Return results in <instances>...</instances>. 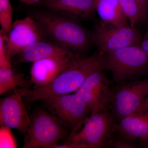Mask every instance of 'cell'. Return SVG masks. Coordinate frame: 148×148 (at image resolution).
Returning a JSON list of instances; mask_svg holds the SVG:
<instances>
[{
  "instance_id": "cell-24",
  "label": "cell",
  "mask_w": 148,
  "mask_h": 148,
  "mask_svg": "<svg viewBox=\"0 0 148 148\" xmlns=\"http://www.w3.org/2000/svg\"><path fill=\"white\" fill-rule=\"evenodd\" d=\"M140 45L144 50L148 54V31L143 36Z\"/></svg>"
},
{
  "instance_id": "cell-7",
  "label": "cell",
  "mask_w": 148,
  "mask_h": 148,
  "mask_svg": "<svg viewBox=\"0 0 148 148\" xmlns=\"http://www.w3.org/2000/svg\"><path fill=\"white\" fill-rule=\"evenodd\" d=\"M112 89L109 110L114 122L138 112L148 95V78L118 84Z\"/></svg>"
},
{
  "instance_id": "cell-2",
  "label": "cell",
  "mask_w": 148,
  "mask_h": 148,
  "mask_svg": "<svg viewBox=\"0 0 148 148\" xmlns=\"http://www.w3.org/2000/svg\"><path fill=\"white\" fill-rule=\"evenodd\" d=\"M30 16L45 37L75 53L81 54L93 43L91 32L85 29L79 20L45 9L34 10Z\"/></svg>"
},
{
  "instance_id": "cell-16",
  "label": "cell",
  "mask_w": 148,
  "mask_h": 148,
  "mask_svg": "<svg viewBox=\"0 0 148 148\" xmlns=\"http://www.w3.org/2000/svg\"><path fill=\"white\" fill-rule=\"evenodd\" d=\"M95 10L101 21L116 26H130L118 0H95Z\"/></svg>"
},
{
  "instance_id": "cell-18",
  "label": "cell",
  "mask_w": 148,
  "mask_h": 148,
  "mask_svg": "<svg viewBox=\"0 0 148 148\" xmlns=\"http://www.w3.org/2000/svg\"><path fill=\"white\" fill-rule=\"evenodd\" d=\"M118 1L131 27L136 28L140 23L148 21L147 17L135 0Z\"/></svg>"
},
{
  "instance_id": "cell-27",
  "label": "cell",
  "mask_w": 148,
  "mask_h": 148,
  "mask_svg": "<svg viewBox=\"0 0 148 148\" xmlns=\"http://www.w3.org/2000/svg\"><path fill=\"white\" fill-rule=\"evenodd\" d=\"M142 142L145 144V146L147 147L148 148V140H145V141H143V142Z\"/></svg>"
},
{
  "instance_id": "cell-11",
  "label": "cell",
  "mask_w": 148,
  "mask_h": 148,
  "mask_svg": "<svg viewBox=\"0 0 148 148\" xmlns=\"http://www.w3.org/2000/svg\"><path fill=\"white\" fill-rule=\"evenodd\" d=\"M45 36L31 16L13 22L8 34V53L12 59L33 43L44 39Z\"/></svg>"
},
{
  "instance_id": "cell-15",
  "label": "cell",
  "mask_w": 148,
  "mask_h": 148,
  "mask_svg": "<svg viewBox=\"0 0 148 148\" xmlns=\"http://www.w3.org/2000/svg\"><path fill=\"white\" fill-rule=\"evenodd\" d=\"M115 132L134 140L141 142L148 139V111L122 119L115 124Z\"/></svg>"
},
{
  "instance_id": "cell-9",
  "label": "cell",
  "mask_w": 148,
  "mask_h": 148,
  "mask_svg": "<svg viewBox=\"0 0 148 148\" xmlns=\"http://www.w3.org/2000/svg\"><path fill=\"white\" fill-rule=\"evenodd\" d=\"M103 71L99 70L89 75L75 92L91 113L109 109L110 105L112 89Z\"/></svg>"
},
{
  "instance_id": "cell-10",
  "label": "cell",
  "mask_w": 148,
  "mask_h": 148,
  "mask_svg": "<svg viewBox=\"0 0 148 148\" xmlns=\"http://www.w3.org/2000/svg\"><path fill=\"white\" fill-rule=\"evenodd\" d=\"M28 88L15 90L12 95L1 99L0 102L1 126L17 130L24 136L31 121L23 100Z\"/></svg>"
},
{
  "instance_id": "cell-23",
  "label": "cell",
  "mask_w": 148,
  "mask_h": 148,
  "mask_svg": "<svg viewBox=\"0 0 148 148\" xmlns=\"http://www.w3.org/2000/svg\"><path fill=\"white\" fill-rule=\"evenodd\" d=\"M148 18V0H135Z\"/></svg>"
},
{
  "instance_id": "cell-13",
  "label": "cell",
  "mask_w": 148,
  "mask_h": 148,
  "mask_svg": "<svg viewBox=\"0 0 148 148\" xmlns=\"http://www.w3.org/2000/svg\"><path fill=\"white\" fill-rule=\"evenodd\" d=\"M37 4L52 12L79 21L89 19L95 11V0H45Z\"/></svg>"
},
{
  "instance_id": "cell-21",
  "label": "cell",
  "mask_w": 148,
  "mask_h": 148,
  "mask_svg": "<svg viewBox=\"0 0 148 148\" xmlns=\"http://www.w3.org/2000/svg\"><path fill=\"white\" fill-rule=\"evenodd\" d=\"M0 148H16V145L10 128L1 126Z\"/></svg>"
},
{
  "instance_id": "cell-14",
  "label": "cell",
  "mask_w": 148,
  "mask_h": 148,
  "mask_svg": "<svg viewBox=\"0 0 148 148\" xmlns=\"http://www.w3.org/2000/svg\"><path fill=\"white\" fill-rule=\"evenodd\" d=\"M76 53L54 42L44 39L36 42L15 56L14 64L30 63L44 58L64 56Z\"/></svg>"
},
{
  "instance_id": "cell-22",
  "label": "cell",
  "mask_w": 148,
  "mask_h": 148,
  "mask_svg": "<svg viewBox=\"0 0 148 148\" xmlns=\"http://www.w3.org/2000/svg\"><path fill=\"white\" fill-rule=\"evenodd\" d=\"M115 138L112 137L109 142L108 145L116 148H135L138 147L135 143V140L119 134Z\"/></svg>"
},
{
  "instance_id": "cell-5",
  "label": "cell",
  "mask_w": 148,
  "mask_h": 148,
  "mask_svg": "<svg viewBox=\"0 0 148 148\" xmlns=\"http://www.w3.org/2000/svg\"><path fill=\"white\" fill-rule=\"evenodd\" d=\"M71 133L50 112L38 110L31 117L23 148H53Z\"/></svg>"
},
{
  "instance_id": "cell-3",
  "label": "cell",
  "mask_w": 148,
  "mask_h": 148,
  "mask_svg": "<svg viewBox=\"0 0 148 148\" xmlns=\"http://www.w3.org/2000/svg\"><path fill=\"white\" fill-rule=\"evenodd\" d=\"M103 53L106 69L112 72L113 80L117 84L145 73L148 66V54L140 45Z\"/></svg>"
},
{
  "instance_id": "cell-8",
  "label": "cell",
  "mask_w": 148,
  "mask_h": 148,
  "mask_svg": "<svg viewBox=\"0 0 148 148\" xmlns=\"http://www.w3.org/2000/svg\"><path fill=\"white\" fill-rule=\"evenodd\" d=\"M91 34L93 43L98 51L103 53L140 45L143 37L137 28L130 26L116 27L101 21L95 24Z\"/></svg>"
},
{
  "instance_id": "cell-6",
  "label": "cell",
  "mask_w": 148,
  "mask_h": 148,
  "mask_svg": "<svg viewBox=\"0 0 148 148\" xmlns=\"http://www.w3.org/2000/svg\"><path fill=\"white\" fill-rule=\"evenodd\" d=\"M41 101L48 112L71 133L82 127L91 113L89 107L75 92L47 97Z\"/></svg>"
},
{
  "instance_id": "cell-1",
  "label": "cell",
  "mask_w": 148,
  "mask_h": 148,
  "mask_svg": "<svg viewBox=\"0 0 148 148\" xmlns=\"http://www.w3.org/2000/svg\"><path fill=\"white\" fill-rule=\"evenodd\" d=\"M105 69L101 52L98 51L86 57L80 55L50 83L28 88L24 101L31 104L47 97L75 92L89 75Z\"/></svg>"
},
{
  "instance_id": "cell-25",
  "label": "cell",
  "mask_w": 148,
  "mask_h": 148,
  "mask_svg": "<svg viewBox=\"0 0 148 148\" xmlns=\"http://www.w3.org/2000/svg\"><path fill=\"white\" fill-rule=\"evenodd\" d=\"M19 1L27 4L28 5H32L39 3L45 0H19Z\"/></svg>"
},
{
  "instance_id": "cell-29",
  "label": "cell",
  "mask_w": 148,
  "mask_h": 148,
  "mask_svg": "<svg viewBox=\"0 0 148 148\" xmlns=\"http://www.w3.org/2000/svg\"><path fill=\"white\" fill-rule=\"evenodd\" d=\"M148 23H147V24H148Z\"/></svg>"
},
{
  "instance_id": "cell-19",
  "label": "cell",
  "mask_w": 148,
  "mask_h": 148,
  "mask_svg": "<svg viewBox=\"0 0 148 148\" xmlns=\"http://www.w3.org/2000/svg\"><path fill=\"white\" fill-rule=\"evenodd\" d=\"M12 9L10 0H0V24L8 34L12 27Z\"/></svg>"
},
{
  "instance_id": "cell-4",
  "label": "cell",
  "mask_w": 148,
  "mask_h": 148,
  "mask_svg": "<svg viewBox=\"0 0 148 148\" xmlns=\"http://www.w3.org/2000/svg\"><path fill=\"white\" fill-rule=\"evenodd\" d=\"M114 122L109 109L91 113L76 132L67 137L66 142L77 144L83 148H99L108 145L115 133Z\"/></svg>"
},
{
  "instance_id": "cell-28",
  "label": "cell",
  "mask_w": 148,
  "mask_h": 148,
  "mask_svg": "<svg viewBox=\"0 0 148 148\" xmlns=\"http://www.w3.org/2000/svg\"><path fill=\"white\" fill-rule=\"evenodd\" d=\"M145 73L148 74V66L147 68V70H146Z\"/></svg>"
},
{
  "instance_id": "cell-20",
  "label": "cell",
  "mask_w": 148,
  "mask_h": 148,
  "mask_svg": "<svg viewBox=\"0 0 148 148\" xmlns=\"http://www.w3.org/2000/svg\"><path fill=\"white\" fill-rule=\"evenodd\" d=\"M8 34L0 30V67H12L11 59L8 53Z\"/></svg>"
},
{
  "instance_id": "cell-26",
  "label": "cell",
  "mask_w": 148,
  "mask_h": 148,
  "mask_svg": "<svg viewBox=\"0 0 148 148\" xmlns=\"http://www.w3.org/2000/svg\"><path fill=\"white\" fill-rule=\"evenodd\" d=\"M148 111V95L144 105L137 113H143Z\"/></svg>"
},
{
  "instance_id": "cell-12",
  "label": "cell",
  "mask_w": 148,
  "mask_h": 148,
  "mask_svg": "<svg viewBox=\"0 0 148 148\" xmlns=\"http://www.w3.org/2000/svg\"><path fill=\"white\" fill-rule=\"evenodd\" d=\"M81 54L74 53L64 56L44 58L33 63L31 68V81L34 87L50 83Z\"/></svg>"
},
{
  "instance_id": "cell-17",
  "label": "cell",
  "mask_w": 148,
  "mask_h": 148,
  "mask_svg": "<svg viewBox=\"0 0 148 148\" xmlns=\"http://www.w3.org/2000/svg\"><path fill=\"white\" fill-rule=\"evenodd\" d=\"M28 85L24 74L14 73L12 67H0V95L18 86L28 88Z\"/></svg>"
}]
</instances>
